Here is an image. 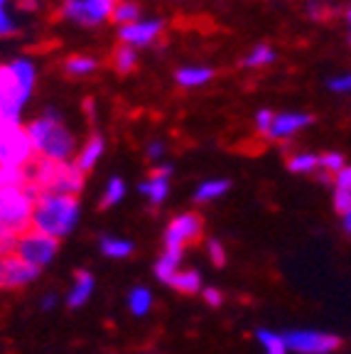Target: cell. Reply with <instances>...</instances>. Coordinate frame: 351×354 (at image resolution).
Returning <instances> with one entry per match:
<instances>
[{
	"instance_id": "1",
	"label": "cell",
	"mask_w": 351,
	"mask_h": 354,
	"mask_svg": "<svg viewBox=\"0 0 351 354\" xmlns=\"http://www.w3.org/2000/svg\"><path fill=\"white\" fill-rule=\"evenodd\" d=\"M28 128V138L32 145L35 158L47 162H72L79 150L77 136L64 121V113L57 109H44L39 116H35Z\"/></svg>"
},
{
	"instance_id": "2",
	"label": "cell",
	"mask_w": 351,
	"mask_h": 354,
	"mask_svg": "<svg viewBox=\"0 0 351 354\" xmlns=\"http://www.w3.org/2000/svg\"><path fill=\"white\" fill-rule=\"evenodd\" d=\"M37 64L32 57H15L0 64V118L22 123V113L37 86Z\"/></svg>"
},
{
	"instance_id": "3",
	"label": "cell",
	"mask_w": 351,
	"mask_h": 354,
	"mask_svg": "<svg viewBox=\"0 0 351 354\" xmlns=\"http://www.w3.org/2000/svg\"><path fill=\"white\" fill-rule=\"evenodd\" d=\"M82 221V199L72 197V194H55V192H42L35 199L32 209V229L47 236L61 239L72 236L74 229Z\"/></svg>"
},
{
	"instance_id": "4",
	"label": "cell",
	"mask_w": 351,
	"mask_h": 354,
	"mask_svg": "<svg viewBox=\"0 0 351 354\" xmlns=\"http://www.w3.org/2000/svg\"><path fill=\"white\" fill-rule=\"evenodd\" d=\"M25 185L35 194L55 192V194H72L79 197L86 185V175L72 162H47L35 158L25 167Z\"/></svg>"
},
{
	"instance_id": "5",
	"label": "cell",
	"mask_w": 351,
	"mask_h": 354,
	"mask_svg": "<svg viewBox=\"0 0 351 354\" xmlns=\"http://www.w3.org/2000/svg\"><path fill=\"white\" fill-rule=\"evenodd\" d=\"M37 194L25 187H0V232L25 234L32 229V209Z\"/></svg>"
},
{
	"instance_id": "6",
	"label": "cell",
	"mask_w": 351,
	"mask_h": 354,
	"mask_svg": "<svg viewBox=\"0 0 351 354\" xmlns=\"http://www.w3.org/2000/svg\"><path fill=\"white\" fill-rule=\"evenodd\" d=\"M32 160L35 153L32 145H30L25 123L0 121V165L25 170Z\"/></svg>"
},
{
	"instance_id": "7",
	"label": "cell",
	"mask_w": 351,
	"mask_h": 354,
	"mask_svg": "<svg viewBox=\"0 0 351 354\" xmlns=\"http://www.w3.org/2000/svg\"><path fill=\"white\" fill-rule=\"evenodd\" d=\"M290 354H334L344 347V339L336 332L312 330V327H295L283 332Z\"/></svg>"
},
{
	"instance_id": "8",
	"label": "cell",
	"mask_w": 351,
	"mask_h": 354,
	"mask_svg": "<svg viewBox=\"0 0 351 354\" xmlns=\"http://www.w3.org/2000/svg\"><path fill=\"white\" fill-rule=\"evenodd\" d=\"M115 0H61L59 20L82 25V28H101L111 20Z\"/></svg>"
},
{
	"instance_id": "9",
	"label": "cell",
	"mask_w": 351,
	"mask_h": 354,
	"mask_svg": "<svg viewBox=\"0 0 351 354\" xmlns=\"http://www.w3.org/2000/svg\"><path fill=\"white\" fill-rule=\"evenodd\" d=\"M204 219L197 212H180L167 221L165 234H162V249L170 251H187L189 246L202 239Z\"/></svg>"
},
{
	"instance_id": "10",
	"label": "cell",
	"mask_w": 351,
	"mask_h": 354,
	"mask_svg": "<svg viewBox=\"0 0 351 354\" xmlns=\"http://www.w3.org/2000/svg\"><path fill=\"white\" fill-rule=\"evenodd\" d=\"M59 243L61 241L47 236V234H39L35 229H30V232L20 234L15 256L25 261V263H30L32 268H37V271H44L57 259V254H59Z\"/></svg>"
},
{
	"instance_id": "11",
	"label": "cell",
	"mask_w": 351,
	"mask_h": 354,
	"mask_svg": "<svg viewBox=\"0 0 351 354\" xmlns=\"http://www.w3.org/2000/svg\"><path fill=\"white\" fill-rule=\"evenodd\" d=\"M165 35V20L162 17H140L137 22L118 28V44H128L133 50L153 47Z\"/></svg>"
},
{
	"instance_id": "12",
	"label": "cell",
	"mask_w": 351,
	"mask_h": 354,
	"mask_svg": "<svg viewBox=\"0 0 351 354\" xmlns=\"http://www.w3.org/2000/svg\"><path fill=\"white\" fill-rule=\"evenodd\" d=\"M314 116L307 111H278L273 118V126H270L268 140L275 143H290L300 136L302 131H307L312 126Z\"/></svg>"
},
{
	"instance_id": "13",
	"label": "cell",
	"mask_w": 351,
	"mask_h": 354,
	"mask_svg": "<svg viewBox=\"0 0 351 354\" xmlns=\"http://www.w3.org/2000/svg\"><path fill=\"white\" fill-rule=\"evenodd\" d=\"M37 268H32L30 263H25L17 256L0 261V276H3V288H10V290H20V288H28L30 283H35L39 278Z\"/></svg>"
},
{
	"instance_id": "14",
	"label": "cell",
	"mask_w": 351,
	"mask_h": 354,
	"mask_svg": "<svg viewBox=\"0 0 351 354\" xmlns=\"http://www.w3.org/2000/svg\"><path fill=\"white\" fill-rule=\"evenodd\" d=\"M93 293H96V276H93L88 268H79L72 278V286H69V290H66V295H64L66 308L69 310L84 308V305L93 298Z\"/></svg>"
},
{
	"instance_id": "15",
	"label": "cell",
	"mask_w": 351,
	"mask_h": 354,
	"mask_svg": "<svg viewBox=\"0 0 351 354\" xmlns=\"http://www.w3.org/2000/svg\"><path fill=\"white\" fill-rule=\"evenodd\" d=\"M104 153H106V138L101 133H91V136L79 145L77 155H74V165H77L84 175H88V172L101 162Z\"/></svg>"
},
{
	"instance_id": "16",
	"label": "cell",
	"mask_w": 351,
	"mask_h": 354,
	"mask_svg": "<svg viewBox=\"0 0 351 354\" xmlns=\"http://www.w3.org/2000/svg\"><path fill=\"white\" fill-rule=\"evenodd\" d=\"M137 192H140V197H143L150 207L158 209V207L165 205L167 197H170V177L153 175V172H150L143 183L137 185Z\"/></svg>"
},
{
	"instance_id": "17",
	"label": "cell",
	"mask_w": 351,
	"mask_h": 354,
	"mask_svg": "<svg viewBox=\"0 0 351 354\" xmlns=\"http://www.w3.org/2000/svg\"><path fill=\"white\" fill-rule=\"evenodd\" d=\"M214 77L216 72L209 64H184L175 69V84L182 88H202Z\"/></svg>"
},
{
	"instance_id": "18",
	"label": "cell",
	"mask_w": 351,
	"mask_h": 354,
	"mask_svg": "<svg viewBox=\"0 0 351 354\" xmlns=\"http://www.w3.org/2000/svg\"><path fill=\"white\" fill-rule=\"evenodd\" d=\"M182 261H184V251H170V249H162V254L158 256V261H155L153 271H155V278H158L162 286L170 288L172 278L177 276V273L184 268L182 266Z\"/></svg>"
},
{
	"instance_id": "19",
	"label": "cell",
	"mask_w": 351,
	"mask_h": 354,
	"mask_svg": "<svg viewBox=\"0 0 351 354\" xmlns=\"http://www.w3.org/2000/svg\"><path fill=\"white\" fill-rule=\"evenodd\" d=\"M229 192H231V180H226V177H209V180H202L194 187L192 199L197 205H211L216 199L226 197Z\"/></svg>"
},
{
	"instance_id": "20",
	"label": "cell",
	"mask_w": 351,
	"mask_h": 354,
	"mask_svg": "<svg viewBox=\"0 0 351 354\" xmlns=\"http://www.w3.org/2000/svg\"><path fill=\"white\" fill-rule=\"evenodd\" d=\"M99 251H101V256H104V259L123 261V259H131V256L135 254V243H133L131 239L106 234V236L99 239Z\"/></svg>"
},
{
	"instance_id": "21",
	"label": "cell",
	"mask_w": 351,
	"mask_h": 354,
	"mask_svg": "<svg viewBox=\"0 0 351 354\" xmlns=\"http://www.w3.org/2000/svg\"><path fill=\"white\" fill-rule=\"evenodd\" d=\"M126 305H128V313L133 317H145L150 315V310L155 305V295L148 286H133L126 295Z\"/></svg>"
},
{
	"instance_id": "22",
	"label": "cell",
	"mask_w": 351,
	"mask_h": 354,
	"mask_svg": "<svg viewBox=\"0 0 351 354\" xmlns=\"http://www.w3.org/2000/svg\"><path fill=\"white\" fill-rule=\"evenodd\" d=\"M275 59H278V52H275L270 44L260 42V44H256V47H251V50L241 57V66L256 72V69H265V66L275 64Z\"/></svg>"
},
{
	"instance_id": "23",
	"label": "cell",
	"mask_w": 351,
	"mask_h": 354,
	"mask_svg": "<svg viewBox=\"0 0 351 354\" xmlns=\"http://www.w3.org/2000/svg\"><path fill=\"white\" fill-rule=\"evenodd\" d=\"M99 66H101V59L99 57H93V55H69L64 59V72L74 79L91 77Z\"/></svg>"
},
{
	"instance_id": "24",
	"label": "cell",
	"mask_w": 351,
	"mask_h": 354,
	"mask_svg": "<svg viewBox=\"0 0 351 354\" xmlns=\"http://www.w3.org/2000/svg\"><path fill=\"white\" fill-rule=\"evenodd\" d=\"M128 194V185L126 180H123L121 175H113L106 180L104 189H101V199H99V205L104 207V209H111V207H118L126 199Z\"/></svg>"
},
{
	"instance_id": "25",
	"label": "cell",
	"mask_w": 351,
	"mask_h": 354,
	"mask_svg": "<svg viewBox=\"0 0 351 354\" xmlns=\"http://www.w3.org/2000/svg\"><path fill=\"white\" fill-rule=\"evenodd\" d=\"M170 288H175L177 293H182V295H199L204 288V278L197 268H182V271L172 278Z\"/></svg>"
},
{
	"instance_id": "26",
	"label": "cell",
	"mask_w": 351,
	"mask_h": 354,
	"mask_svg": "<svg viewBox=\"0 0 351 354\" xmlns=\"http://www.w3.org/2000/svg\"><path fill=\"white\" fill-rule=\"evenodd\" d=\"M285 165L292 175H312V172H319V155L310 153V150H297V153L287 155Z\"/></svg>"
},
{
	"instance_id": "27",
	"label": "cell",
	"mask_w": 351,
	"mask_h": 354,
	"mask_svg": "<svg viewBox=\"0 0 351 354\" xmlns=\"http://www.w3.org/2000/svg\"><path fill=\"white\" fill-rule=\"evenodd\" d=\"M256 342L260 344L263 354H290L283 332L268 330V327H258V330H256Z\"/></svg>"
},
{
	"instance_id": "28",
	"label": "cell",
	"mask_w": 351,
	"mask_h": 354,
	"mask_svg": "<svg viewBox=\"0 0 351 354\" xmlns=\"http://www.w3.org/2000/svg\"><path fill=\"white\" fill-rule=\"evenodd\" d=\"M140 17H143V8H140V3H135V0H115L113 12H111V20H113L118 28L131 25V22H137Z\"/></svg>"
},
{
	"instance_id": "29",
	"label": "cell",
	"mask_w": 351,
	"mask_h": 354,
	"mask_svg": "<svg viewBox=\"0 0 351 354\" xmlns=\"http://www.w3.org/2000/svg\"><path fill=\"white\" fill-rule=\"evenodd\" d=\"M137 62H140V57H137V50H133V47H128V44H118V47L113 50V55H111V64H113V69L118 74L135 72Z\"/></svg>"
},
{
	"instance_id": "30",
	"label": "cell",
	"mask_w": 351,
	"mask_h": 354,
	"mask_svg": "<svg viewBox=\"0 0 351 354\" xmlns=\"http://www.w3.org/2000/svg\"><path fill=\"white\" fill-rule=\"evenodd\" d=\"M20 32V22L15 20V15L10 12V3L0 0V39L15 37Z\"/></svg>"
},
{
	"instance_id": "31",
	"label": "cell",
	"mask_w": 351,
	"mask_h": 354,
	"mask_svg": "<svg viewBox=\"0 0 351 354\" xmlns=\"http://www.w3.org/2000/svg\"><path fill=\"white\" fill-rule=\"evenodd\" d=\"M344 167H346L344 155L336 153V150H327V153L319 155V172H324V175L334 177L336 172H341Z\"/></svg>"
},
{
	"instance_id": "32",
	"label": "cell",
	"mask_w": 351,
	"mask_h": 354,
	"mask_svg": "<svg viewBox=\"0 0 351 354\" xmlns=\"http://www.w3.org/2000/svg\"><path fill=\"white\" fill-rule=\"evenodd\" d=\"M207 256L209 261H211V266H216V268H224L226 261H229V254H226V246L221 239H207Z\"/></svg>"
},
{
	"instance_id": "33",
	"label": "cell",
	"mask_w": 351,
	"mask_h": 354,
	"mask_svg": "<svg viewBox=\"0 0 351 354\" xmlns=\"http://www.w3.org/2000/svg\"><path fill=\"white\" fill-rule=\"evenodd\" d=\"M0 187H25V170L0 165Z\"/></svg>"
},
{
	"instance_id": "34",
	"label": "cell",
	"mask_w": 351,
	"mask_h": 354,
	"mask_svg": "<svg viewBox=\"0 0 351 354\" xmlns=\"http://www.w3.org/2000/svg\"><path fill=\"white\" fill-rule=\"evenodd\" d=\"M273 118H275V111H270V109L256 111V113H253V128H256V133L263 136V138H268L270 126H273Z\"/></svg>"
},
{
	"instance_id": "35",
	"label": "cell",
	"mask_w": 351,
	"mask_h": 354,
	"mask_svg": "<svg viewBox=\"0 0 351 354\" xmlns=\"http://www.w3.org/2000/svg\"><path fill=\"white\" fill-rule=\"evenodd\" d=\"M327 88H330L332 94H339V96L351 94V72H341L330 77L327 79Z\"/></svg>"
},
{
	"instance_id": "36",
	"label": "cell",
	"mask_w": 351,
	"mask_h": 354,
	"mask_svg": "<svg viewBox=\"0 0 351 354\" xmlns=\"http://www.w3.org/2000/svg\"><path fill=\"white\" fill-rule=\"evenodd\" d=\"M332 207L339 216H344L346 212H351V192L349 189H339L334 187L332 189Z\"/></svg>"
},
{
	"instance_id": "37",
	"label": "cell",
	"mask_w": 351,
	"mask_h": 354,
	"mask_svg": "<svg viewBox=\"0 0 351 354\" xmlns=\"http://www.w3.org/2000/svg\"><path fill=\"white\" fill-rule=\"evenodd\" d=\"M165 155H167V145L165 140H160V138H153L148 145H145V158H148L153 165H158V162L165 160Z\"/></svg>"
},
{
	"instance_id": "38",
	"label": "cell",
	"mask_w": 351,
	"mask_h": 354,
	"mask_svg": "<svg viewBox=\"0 0 351 354\" xmlns=\"http://www.w3.org/2000/svg\"><path fill=\"white\" fill-rule=\"evenodd\" d=\"M17 241H20V236H17V234H12V232H0V261L15 256Z\"/></svg>"
},
{
	"instance_id": "39",
	"label": "cell",
	"mask_w": 351,
	"mask_h": 354,
	"mask_svg": "<svg viewBox=\"0 0 351 354\" xmlns=\"http://www.w3.org/2000/svg\"><path fill=\"white\" fill-rule=\"evenodd\" d=\"M305 12H307L310 20H324L330 15V6L324 0H307L305 3Z\"/></svg>"
},
{
	"instance_id": "40",
	"label": "cell",
	"mask_w": 351,
	"mask_h": 354,
	"mask_svg": "<svg viewBox=\"0 0 351 354\" xmlns=\"http://www.w3.org/2000/svg\"><path fill=\"white\" fill-rule=\"evenodd\" d=\"M199 298H202L209 308H221V305H224V293L214 286H204L202 293H199Z\"/></svg>"
},
{
	"instance_id": "41",
	"label": "cell",
	"mask_w": 351,
	"mask_h": 354,
	"mask_svg": "<svg viewBox=\"0 0 351 354\" xmlns=\"http://www.w3.org/2000/svg\"><path fill=\"white\" fill-rule=\"evenodd\" d=\"M334 187L349 189V192H351V165H346L344 170L336 172V175H334Z\"/></svg>"
},
{
	"instance_id": "42",
	"label": "cell",
	"mask_w": 351,
	"mask_h": 354,
	"mask_svg": "<svg viewBox=\"0 0 351 354\" xmlns=\"http://www.w3.org/2000/svg\"><path fill=\"white\" fill-rule=\"evenodd\" d=\"M57 305H59V295L52 293V290H50V293H44L42 298H39V308H42L44 313H52Z\"/></svg>"
},
{
	"instance_id": "43",
	"label": "cell",
	"mask_w": 351,
	"mask_h": 354,
	"mask_svg": "<svg viewBox=\"0 0 351 354\" xmlns=\"http://www.w3.org/2000/svg\"><path fill=\"white\" fill-rule=\"evenodd\" d=\"M17 6H20L22 10L35 12V10H39V6H42V0H17Z\"/></svg>"
},
{
	"instance_id": "44",
	"label": "cell",
	"mask_w": 351,
	"mask_h": 354,
	"mask_svg": "<svg viewBox=\"0 0 351 354\" xmlns=\"http://www.w3.org/2000/svg\"><path fill=\"white\" fill-rule=\"evenodd\" d=\"M82 109H84V113H86L88 118H96V101H93V99H86V101H84Z\"/></svg>"
},
{
	"instance_id": "45",
	"label": "cell",
	"mask_w": 351,
	"mask_h": 354,
	"mask_svg": "<svg viewBox=\"0 0 351 354\" xmlns=\"http://www.w3.org/2000/svg\"><path fill=\"white\" fill-rule=\"evenodd\" d=\"M339 219H341V232H344L346 236L351 239V212H346V214L339 216Z\"/></svg>"
},
{
	"instance_id": "46",
	"label": "cell",
	"mask_w": 351,
	"mask_h": 354,
	"mask_svg": "<svg viewBox=\"0 0 351 354\" xmlns=\"http://www.w3.org/2000/svg\"><path fill=\"white\" fill-rule=\"evenodd\" d=\"M344 15H346V20H349V25H351V0H349V6H346V12H344Z\"/></svg>"
},
{
	"instance_id": "47",
	"label": "cell",
	"mask_w": 351,
	"mask_h": 354,
	"mask_svg": "<svg viewBox=\"0 0 351 354\" xmlns=\"http://www.w3.org/2000/svg\"><path fill=\"white\" fill-rule=\"evenodd\" d=\"M0 288H3V276H0Z\"/></svg>"
},
{
	"instance_id": "48",
	"label": "cell",
	"mask_w": 351,
	"mask_h": 354,
	"mask_svg": "<svg viewBox=\"0 0 351 354\" xmlns=\"http://www.w3.org/2000/svg\"><path fill=\"white\" fill-rule=\"evenodd\" d=\"M349 42H351V30H349Z\"/></svg>"
},
{
	"instance_id": "49",
	"label": "cell",
	"mask_w": 351,
	"mask_h": 354,
	"mask_svg": "<svg viewBox=\"0 0 351 354\" xmlns=\"http://www.w3.org/2000/svg\"><path fill=\"white\" fill-rule=\"evenodd\" d=\"M145 354H153V352H145Z\"/></svg>"
},
{
	"instance_id": "50",
	"label": "cell",
	"mask_w": 351,
	"mask_h": 354,
	"mask_svg": "<svg viewBox=\"0 0 351 354\" xmlns=\"http://www.w3.org/2000/svg\"><path fill=\"white\" fill-rule=\"evenodd\" d=\"M8 3H10V0H8Z\"/></svg>"
}]
</instances>
